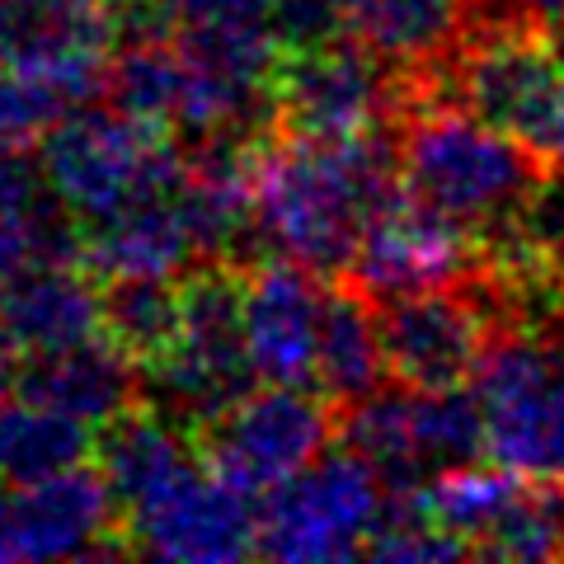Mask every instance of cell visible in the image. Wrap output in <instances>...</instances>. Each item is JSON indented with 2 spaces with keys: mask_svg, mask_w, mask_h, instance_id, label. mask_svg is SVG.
Instances as JSON below:
<instances>
[{
  "mask_svg": "<svg viewBox=\"0 0 564 564\" xmlns=\"http://www.w3.org/2000/svg\"><path fill=\"white\" fill-rule=\"evenodd\" d=\"M555 43H560V52H564V29H560V33H555Z\"/></svg>",
  "mask_w": 564,
  "mask_h": 564,
  "instance_id": "obj_29",
  "label": "cell"
},
{
  "mask_svg": "<svg viewBox=\"0 0 564 564\" xmlns=\"http://www.w3.org/2000/svg\"><path fill=\"white\" fill-rule=\"evenodd\" d=\"M0 315L24 352L70 348L104 334V282L76 259L29 263L0 282Z\"/></svg>",
  "mask_w": 564,
  "mask_h": 564,
  "instance_id": "obj_16",
  "label": "cell"
},
{
  "mask_svg": "<svg viewBox=\"0 0 564 564\" xmlns=\"http://www.w3.org/2000/svg\"><path fill=\"white\" fill-rule=\"evenodd\" d=\"M334 6H339V10H344V0H334Z\"/></svg>",
  "mask_w": 564,
  "mask_h": 564,
  "instance_id": "obj_30",
  "label": "cell"
},
{
  "mask_svg": "<svg viewBox=\"0 0 564 564\" xmlns=\"http://www.w3.org/2000/svg\"><path fill=\"white\" fill-rule=\"evenodd\" d=\"M122 513L99 466H76L6 494V564L20 560H85L132 555L118 541Z\"/></svg>",
  "mask_w": 564,
  "mask_h": 564,
  "instance_id": "obj_12",
  "label": "cell"
},
{
  "mask_svg": "<svg viewBox=\"0 0 564 564\" xmlns=\"http://www.w3.org/2000/svg\"><path fill=\"white\" fill-rule=\"evenodd\" d=\"M386 377L410 391H452L475 381L489 344L503 329H518L522 315L494 273H480L456 288L414 292L377 306Z\"/></svg>",
  "mask_w": 564,
  "mask_h": 564,
  "instance_id": "obj_6",
  "label": "cell"
},
{
  "mask_svg": "<svg viewBox=\"0 0 564 564\" xmlns=\"http://www.w3.org/2000/svg\"><path fill=\"white\" fill-rule=\"evenodd\" d=\"M132 555L180 564H231L259 555V508L203 462L122 518Z\"/></svg>",
  "mask_w": 564,
  "mask_h": 564,
  "instance_id": "obj_11",
  "label": "cell"
},
{
  "mask_svg": "<svg viewBox=\"0 0 564 564\" xmlns=\"http://www.w3.org/2000/svg\"><path fill=\"white\" fill-rule=\"evenodd\" d=\"M80 263L99 282L184 278L198 263V250H193V236L180 217L174 188L137 198L109 217L80 221Z\"/></svg>",
  "mask_w": 564,
  "mask_h": 564,
  "instance_id": "obj_15",
  "label": "cell"
},
{
  "mask_svg": "<svg viewBox=\"0 0 564 564\" xmlns=\"http://www.w3.org/2000/svg\"><path fill=\"white\" fill-rule=\"evenodd\" d=\"M95 456L90 423L62 414L43 400H0V475L10 485H33L76 470Z\"/></svg>",
  "mask_w": 564,
  "mask_h": 564,
  "instance_id": "obj_22",
  "label": "cell"
},
{
  "mask_svg": "<svg viewBox=\"0 0 564 564\" xmlns=\"http://www.w3.org/2000/svg\"><path fill=\"white\" fill-rule=\"evenodd\" d=\"M321 302V273L296 259L269 254L245 269V344H250L259 381L315 391Z\"/></svg>",
  "mask_w": 564,
  "mask_h": 564,
  "instance_id": "obj_13",
  "label": "cell"
},
{
  "mask_svg": "<svg viewBox=\"0 0 564 564\" xmlns=\"http://www.w3.org/2000/svg\"><path fill=\"white\" fill-rule=\"evenodd\" d=\"M489 462L564 485V352L536 329H503L475 367Z\"/></svg>",
  "mask_w": 564,
  "mask_h": 564,
  "instance_id": "obj_8",
  "label": "cell"
},
{
  "mask_svg": "<svg viewBox=\"0 0 564 564\" xmlns=\"http://www.w3.org/2000/svg\"><path fill=\"white\" fill-rule=\"evenodd\" d=\"M400 180L419 203L489 240L551 180L532 147L452 104H410L395 122Z\"/></svg>",
  "mask_w": 564,
  "mask_h": 564,
  "instance_id": "obj_2",
  "label": "cell"
},
{
  "mask_svg": "<svg viewBox=\"0 0 564 564\" xmlns=\"http://www.w3.org/2000/svg\"><path fill=\"white\" fill-rule=\"evenodd\" d=\"M20 352H24L20 339H14V329L6 325V315H0V400H10L20 391V372H24Z\"/></svg>",
  "mask_w": 564,
  "mask_h": 564,
  "instance_id": "obj_27",
  "label": "cell"
},
{
  "mask_svg": "<svg viewBox=\"0 0 564 564\" xmlns=\"http://www.w3.org/2000/svg\"><path fill=\"white\" fill-rule=\"evenodd\" d=\"M386 381V348H381V315L377 302L339 282L325 288L321 302V339H315V391L334 404H348Z\"/></svg>",
  "mask_w": 564,
  "mask_h": 564,
  "instance_id": "obj_19",
  "label": "cell"
},
{
  "mask_svg": "<svg viewBox=\"0 0 564 564\" xmlns=\"http://www.w3.org/2000/svg\"><path fill=\"white\" fill-rule=\"evenodd\" d=\"M545 165H551L555 174H564V104H560L555 128H551V141H545Z\"/></svg>",
  "mask_w": 564,
  "mask_h": 564,
  "instance_id": "obj_28",
  "label": "cell"
},
{
  "mask_svg": "<svg viewBox=\"0 0 564 564\" xmlns=\"http://www.w3.org/2000/svg\"><path fill=\"white\" fill-rule=\"evenodd\" d=\"M188 85H193V66L184 57V47L174 39H132L118 43L109 57V95L113 109L132 113L141 122H155L170 137H180V122L188 109Z\"/></svg>",
  "mask_w": 564,
  "mask_h": 564,
  "instance_id": "obj_23",
  "label": "cell"
},
{
  "mask_svg": "<svg viewBox=\"0 0 564 564\" xmlns=\"http://www.w3.org/2000/svg\"><path fill=\"white\" fill-rule=\"evenodd\" d=\"M339 433V404L311 386H254L226 414L203 423L198 456L212 475L236 485L250 499H263L296 470H306Z\"/></svg>",
  "mask_w": 564,
  "mask_h": 564,
  "instance_id": "obj_9",
  "label": "cell"
},
{
  "mask_svg": "<svg viewBox=\"0 0 564 564\" xmlns=\"http://www.w3.org/2000/svg\"><path fill=\"white\" fill-rule=\"evenodd\" d=\"M180 334L151 367H141V395L198 433L259 386L245 344V269L193 263L180 278Z\"/></svg>",
  "mask_w": 564,
  "mask_h": 564,
  "instance_id": "obj_3",
  "label": "cell"
},
{
  "mask_svg": "<svg viewBox=\"0 0 564 564\" xmlns=\"http://www.w3.org/2000/svg\"><path fill=\"white\" fill-rule=\"evenodd\" d=\"M47 259L80 263V221L52 193L39 161L0 151V282Z\"/></svg>",
  "mask_w": 564,
  "mask_h": 564,
  "instance_id": "obj_18",
  "label": "cell"
},
{
  "mask_svg": "<svg viewBox=\"0 0 564 564\" xmlns=\"http://www.w3.org/2000/svg\"><path fill=\"white\" fill-rule=\"evenodd\" d=\"M410 104V66L386 62L352 33L288 47L273 70V128L288 137H358L395 128Z\"/></svg>",
  "mask_w": 564,
  "mask_h": 564,
  "instance_id": "obj_5",
  "label": "cell"
},
{
  "mask_svg": "<svg viewBox=\"0 0 564 564\" xmlns=\"http://www.w3.org/2000/svg\"><path fill=\"white\" fill-rule=\"evenodd\" d=\"M470 24H522V29L560 33L564 0H470Z\"/></svg>",
  "mask_w": 564,
  "mask_h": 564,
  "instance_id": "obj_26",
  "label": "cell"
},
{
  "mask_svg": "<svg viewBox=\"0 0 564 564\" xmlns=\"http://www.w3.org/2000/svg\"><path fill=\"white\" fill-rule=\"evenodd\" d=\"M527 475L508 470V466H452L437 470L433 480H423V508L433 513L437 527H447L452 536H462L470 551H480V541L489 536V527L508 513V503L522 494Z\"/></svg>",
  "mask_w": 564,
  "mask_h": 564,
  "instance_id": "obj_24",
  "label": "cell"
},
{
  "mask_svg": "<svg viewBox=\"0 0 564 564\" xmlns=\"http://www.w3.org/2000/svg\"><path fill=\"white\" fill-rule=\"evenodd\" d=\"M14 395L43 400L52 410L76 414L85 423H104L141 400V367L109 334H95V339H80L70 348L29 352Z\"/></svg>",
  "mask_w": 564,
  "mask_h": 564,
  "instance_id": "obj_17",
  "label": "cell"
},
{
  "mask_svg": "<svg viewBox=\"0 0 564 564\" xmlns=\"http://www.w3.org/2000/svg\"><path fill=\"white\" fill-rule=\"evenodd\" d=\"M184 315L180 278H122L104 282V334L128 348L137 367H151L174 344Z\"/></svg>",
  "mask_w": 564,
  "mask_h": 564,
  "instance_id": "obj_25",
  "label": "cell"
},
{
  "mask_svg": "<svg viewBox=\"0 0 564 564\" xmlns=\"http://www.w3.org/2000/svg\"><path fill=\"white\" fill-rule=\"evenodd\" d=\"M39 165L76 221H95L151 193H170L184 141L122 109H76L39 141Z\"/></svg>",
  "mask_w": 564,
  "mask_h": 564,
  "instance_id": "obj_4",
  "label": "cell"
},
{
  "mask_svg": "<svg viewBox=\"0 0 564 564\" xmlns=\"http://www.w3.org/2000/svg\"><path fill=\"white\" fill-rule=\"evenodd\" d=\"M489 273V245L466 231L462 221L443 217L437 207L419 203L410 188H400L386 203L352 250L344 282H352L367 302H400L414 292L456 288Z\"/></svg>",
  "mask_w": 564,
  "mask_h": 564,
  "instance_id": "obj_10",
  "label": "cell"
},
{
  "mask_svg": "<svg viewBox=\"0 0 564 564\" xmlns=\"http://www.w3.org/2000/svg\"><path fill=\"white\" fill-rule=\"evenodd\" d=\"M344 24L395 66H429L466 39L470 0H344Z\"/></svg>",
  "mask_w": 564,
  "mask_h": 564,
  "instance_id": "obj_20",
  "label": "cell"
},
{
  "mask_svg": "<svg viewBox=\"0 0 564 564\" xmlns=\"http://www.w3.org/2000/svg\"><path fill=\"white\" fill-rule=\"evenodd\" d=\"M198 437L184 429L180 419H170L155 404H128L122 414L99 423L95 437V466L109 480L118 513L128 518L141 503H151L161 489H170L180 475L198 466Z\"/></svg>",
  "mask_w": 564,
  "mask_h": 564,
  "instance_id": "obj_14",
  "label": "cell"
},
{
  "mask_svg": "<svg viewBox=\"0 0 564 564\" xmlns=\"http://www.w3.org/2000/svg\"><path fill=\"white\" fill-rule=\"evenodd\" d=\"M386 508V480L352 447H325L306 470L259 499V555L292 564L367 555Z\"/></svg>",
  "mask_w": 564,
  "mask_h": 564,
  "instance_id": "obj_7",
  "label": "cell"
},
{
  "mask_svg": "<svg viewBox=\"0 0 564 564\" xmlns=\"http://www.w3.org/2000/svg\"><path fill=\"white\" fill-rule=\"evenodd\" d=\"M404 188L395 128L358 137L269 132L254 165L259 231L269 254L344 273L367 221Z\"/></svg>",
  "mask_w": 564,
  "mask_h": 564,
  "instance_id": "obj_1",
  "label": "cell"
},
{
  "mask_svg": "<svg viewBox=\"0 0 564 564\" xmlns=\"http://www.w3.org/2000/svg\"><path fill=\"white\" fill-rule=\"evenodd\" d=\"M414 391L410 386H377L358 400L339 404V437L367 466H377L386 489H419L429 480L419 452V419H414Z\"/></svg>",
  "mask_w": 564,
  "mask_h": 564,
  "instance_id": "obj_21",
  "label": "cell"
}]
</instances>
